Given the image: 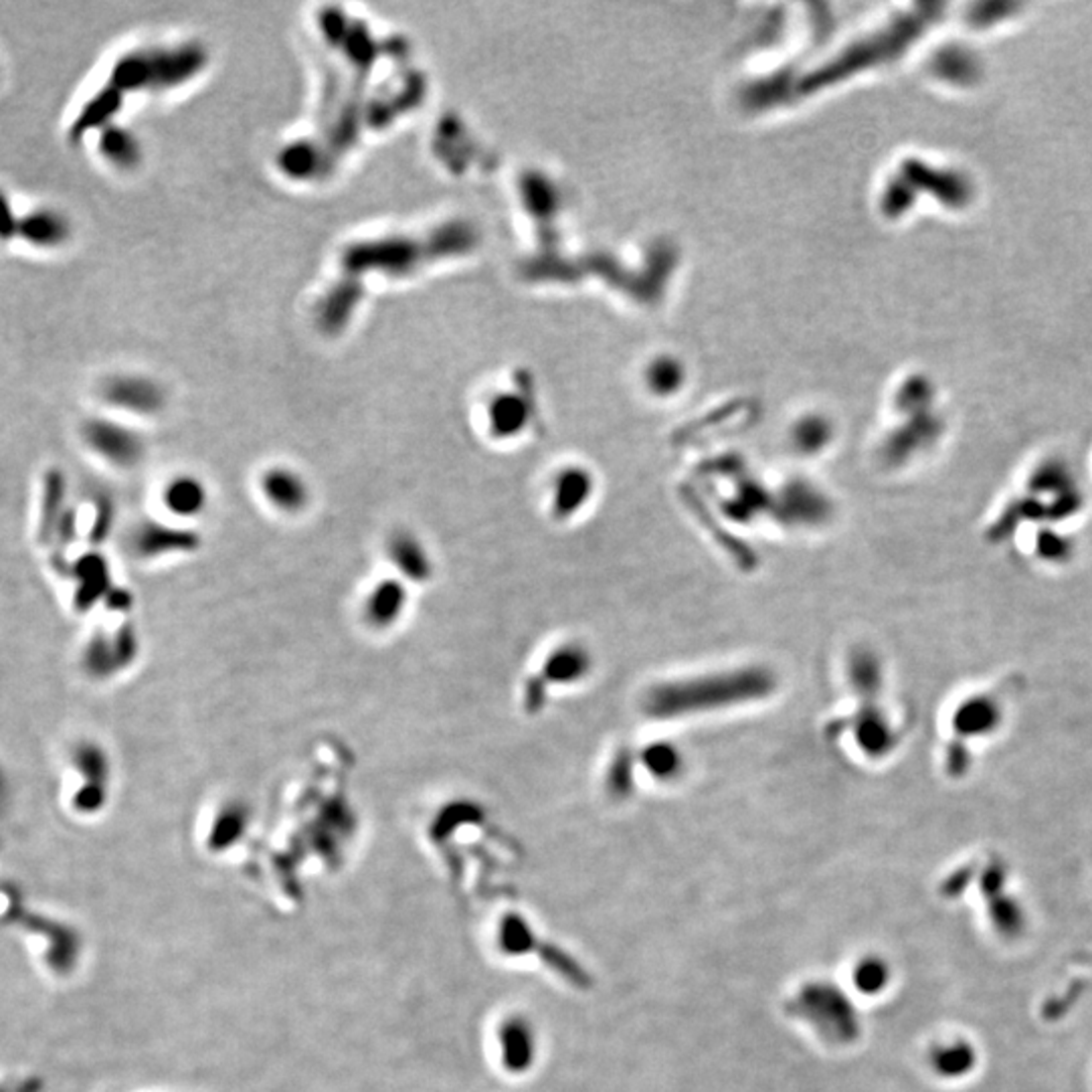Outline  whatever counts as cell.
Segmentation results:
<instances>
[{
  "label": "cell",
  "mask_w": 1092,
  "mask_h": 1092,
  "mask_svg": "<svg viewBox=\"0 0 1092 1092\" xmlns=\"http://www.w3.org/2000/svg\"><path fill=\"white\" fill-rule=\"evenodd\" d=\"M642 763L658 781H672L684 771V757L674 743H652L642 753Z\"/></svg>",
  "instance_id": "23"
},
{
  "label": "cell",
  "mask_w": 1092,
  "mask_h": 1092,
  "mask_svg": "<svg viewBox=\"0 0 1092 1092\" xmlns=\"http://www.w3.org/2000/svg\"><path fill=\"white\" fill-rule=\"evenodd\" d=\"M385 557L395 575L409 585H425L433 579L435 563L431 551L409 528H397L387 536Z\"/></svg>",
  "instance_id": "9"
},
{
  "label": "cell",
  "mask_w": 1092,
  "mask_h": 1092,
  "mask_svg": "<svg viewBox=\"0 0 1092 1092\" xmlns=\"http://www.w3.org/2000/svg\"><path fill=\"white\" fill-rule=\"evenodd\" d=\"M134 646L136 642L130 632L118 634L116 638L98 634L88 640L82 654V666L92 678H108L114 672H120L134 658Z\"/></svg>",
  "instance_id": "14"
},
{
  "label": "cell",
  "mask_w": 1092,
  "mask_h": 1092,
  "mask_svg": "<svg viewBox=\"0 0 1092 1092\" xmlns=\"http://www.w3.org/2000/svg\"><path fill=\"white\" fill-rule=\"evenodd\" d=\"M278 165L282 173H286L288 177L306 181L320 175L324 167V156L316 144L296 142V144H290L286 150H282Z\"/></svg>",
  "instance_id": "20"
},
{
  "label": "cell",
  "mask_w": 1092,
  "mask_h": 1092,
  "mask_svg": "<svg viewBox=\"0 0 1092 1092\" xmlns=\"http://www.w3.org/2000/svg\"><path fill=\"white\" fill-rule=\"evenodd\" d=\"M411 604V585L397 575H387L364 591L360 620L372 632H389L401 624Z\"/></svg>",
  "instance_id": "8"
},
{
  "label": "cell",
  "mask_w": 1092,
  "mask_h": 1092,
  "mask_svg": "<svg viewBox=\"0 0 1092 1092\" xmlns=\"http://www.w3.org/2000/svg\"><path fill=\"white\" fill-rule=\"evenodd\" d=\"M890 981V967L882 957H864L854 969V983L862 993H880Z\"/></svg>",
  "instance_id": "25"
},
{
  "label": "cell",
  "mask_w": 1092,
  "mask_h": 1092,
  "mask_svg": "<svg viewBox=\"0 0 1092 1092\" xmlns=\"http://www.w3.org/2000/svg\"><path fill=\"white\" fill-rule=\"evenodd\" d=\"M17 239L35 251H60L74 239L72 217L51 205H37L19 219Z\"/></svg>",
  "instance_id": "10"
},
{
  "label": "cell",
  "mask_w": 1092,
  "mask_h": 1092,
  "mask_svg": "<svg viewBox=\"0 0 1092 1092\" xmlns=\"http://www.w3.org/2000/svg\"><path fill=\"white\" fill-rule=\"evenodd\" d=\"M475 231L465 221H447L415 235H385L360 239L344 247L340 267L344 278L364 280L372 274L401 280L475 247Z\"/></svg>",
  "instance_id": "1"
},
{
  "label": "cell",
  "mask_w": 1092,
  "mask_h": 1092,
  "mask_svg": "<svg viewBox=\"0 0 1092 1092\" xmlns=\"http://www.w3.org/2000/svg\"><path fill=\"white\" fill-rule=\"evenodd\" d=\"M19 219L21 213H17L11 195L5 189H0V243L7 245L17 241Z\"/></svg>",
  "instance_id": "26"
},
{
  "label": "cell",
  "mask_w": 1092,
  "mask_h": 1092,
  "mask_svg": "<svg viewBox=\"0 0 1092 1092\" xmlns=\"http://www.w3.org/2000/svg\"><path fill=\"white\" fill-rule=\"evenodd\" d=\"M96 148L102 160L118 173H132L142 162V142L124 124L114 122L96 134Z\"/></svg>",
  "instance_id": "17"
},
{
  "label": "cell",
  "mask_w": 1092,
  "mask_h": 1092,
  "mask_svg": "<svg viewBox=\"0 0 1092 1092\" xmlns=\"http://www.w3.org/2000/svg\"><path fill=\"white\" fill-rule=\"evenodd\" d=\"M362 302V284L352 278L336 282L318 302L316 320L326 334L342 332Z\"/></svg>",
  "instance_id": "16"
},
{
  "label": "cell",
  "mask_w": 1092,
  "mask_h": 1092,
  "mask_svg": "<svg viewBox=\"0 0 1092 1092\" xmlns=\"http://www.w3.org/2000/svg\"><path fill=\"white\" fill-rule=\"evenodd\" d=\"M80 439L94 457L120 471L138 467L148 451L146 439L136 427L106 415L84 419Z\"/></svg>",
  "instance_id": "5"
},
{
  "label": "cell",
  "mask_w": 1092,
  "mask_h": 1092,
  "mask_svg": "<svg viewBox=\"0 0 1092 1092\" xmlns=\"http://www.w3.org/2000/svg\"><path fill=\"white\" fill-rule=\"evenodd\" d=\"M789 1011L807 1021L826 1042L852 1044L860 1035V1021L846 993L828 981L805 983L789 1001Z\"/></svg>",
  "instance_id": "4"
},
{
  "label": "cell",
  "mask_w": 1092,
  "mask_h": 1092,
  "mask_svg": "<svg viewBox=\"0 0 1092 1092\" xmlns=\"http://www.w3.org/2000/svg\"><path fill=\"white\" fill-rule=\"evenodd\" d=\"M593 483L583 471H567L563 475H557L553 481V496H551V508L553 514L561 520L577 514L589 500Z\"/></svg>",
  "instance_id": "19"
},
{
  "label": "cell",
  "mask_w": 1092,
  "mask_h": 1092,
  "mask_svg": "<svg viewBox=\"0 0 1092 1092\" xmlns=\"http://www.w3.org/2000/svg\"><path fill=\"white\" fill-rule=\"evenodd\" d=\"M257 492L267 508L280 516H300L312 506V485L292 465H269L257 475Z\"/></svg>",
  "instance_id": "7"
},
{
  "label": "cell",
  "mask_w": 1092,
  "mask_h": 1092,
  "mask_svg": "<svg viewBox=\"0 0 1092 1092\" xmlns=\"http://www.w3.org/2000/svg\"><path fill=\"white\" fill-rule=\"evenodd\" d=\"M773 690L775 676L765 668L729 670L654 686L646 694V711L654 719H680L747 704Z\"/></svg>",
  "instance_id": "2"
},
{
  "label": "cell",
  "mask_w": 1092,
  "mask_h": 1092,
  "mask_svg": "<svg viewBox=\"0 0 1092 1092\" xmlns=\"http://www.w3.org/2000/svg\"><path fill=\"white\" fill-rule=\"evenodd\" d=\"M207 62V49L197 43L136 47L114 62L106 84L124 100L140 92H171L195 80Z\"/></svg>",
  "instance_id": "3"
},
{
  "label": "cell",
  "mask_w": 1092,
  "mask_h": 1092,
  "mask_svg": "<svg viewBox=\"0 0 1092 1092\" xmlns=\"http://www.w3.org/2000/svg\"><path fill=\"white\" fill-rule=\"evenodd\" d=\"M76 771L82 775L84 785L76 797V807L80 811H94L100 807L108 795L110 781V757L108 751L96 741H80L72 749L70 757Z\"/></svg>",
  "instance_id": "11"
},
{
  "label": "cell",
  "mask_w": 1092,
  "mask_h": 1092,
  "mask_svg": "<svg viewBox=\"0 0 1092 1092\" xmlns=\"http://www.w3.org/2000/svg\"><path fill=\"white\" fill-rule=\"evenodd\" d=\"M977 1062V1054L969 1042H953L935 1048L933 1052V1068L937 1074L945 1078H959L973 1070Z\"/></svg>",
  "instance_id": "21"
},
{
  "label": "cell",
  "mask_w": 1092,
  "mask_h": 1092,
  "mask_svg": "<svg viewBox=\"0 0 1092 1092\" xmlns=\"http://www.w3.org/2000/svg\"><path fill=\"white\" fill-rule=\"evenodd\" d=\"M132 551L140 559H160L177 553H189L197 549V536L193 530L179 526H167L158 522H144L132 532Z\"/></svg>",
  "instance_id": "12"
},
{
  "label": "cell",
  "mask_w": 1092,
  "mask_h": 1092,
  "mask_svg": "<svg viewBox=\"0 0 1092 1092\" xmlns=\"http://www.w3.org/2000/svg\"><path fill=\"white\" fill-rule=\"evenodd\" d=\"M160 504L167 514L177 520H195L207 512L211 494L205 479L199 475L177 473L165 481L160 489Z\"/></svg>",
  "instance_id": "13"
},
{
  "label": "cell",
  "mask_w": 1092,
  "mask_h": 1092,
  "mask_svg": "<svg viewBox=\"0 0 1092 1092\" xmlns=\"http://www.w3.org/2000/svg\"><path fill=\"white\" fill-rule=\"evenodd\" d=\"M506 1064L512 1070H526L534 1058V1033L524 1021H510L502 1033Z\"/></svg>",
  "instance_id": "22"
},
{
  "label": "cell",
  "mask_w": 1092,
  "mask_h": 1092,
  "mask_svg": "<svg viewBox=\"0 0 1092 1092\" xmlns=\"http://www.w3.org/2000/svg\"><path fill=\"white\" fill-rule=\"evenodd\" d=\"M526 417L522 403L514 397H500L487 409V423L496 437L516 435L524 427Z\"/></svg>",
  "instance_id": "24"
},
{
  "label": "cell",
  "mask_w": 1092,
  "mask_h": 1092,
  "mask_svg": "<svg viewBox=\"0 0 1092 1092\" xmlns=\"http://www.w3.org/2000/svg\"><path fill=\"white\" fill-rule=\"evenodd\" d=\"M593 668L589 650L579 644H563L546 656L540 678L546 684L569 686L581 682Z\"/></svg>",
  "instance_id": "18"
},
{
  "label": "cell",
  "mask_w": 1092,
  "mask_h": 1092,
  "mask_svg": "<svg viewBox=\"0 0 1092 1092\" xmlns=\"http://www.w3.org/2000/svg\"><path fill=\"white\" fill-rule=\"evenodd\" d=\"M126 100L108 84L94 92L78 110L76 118L70 124L68 136L72 142H84L90 134H98L106 126L116 122V116L122 112Z\"/></svg>",
  "instance_id": "15"
},
{
  "label": "cell",
  "mask_w": 1092,
  "mask_h": 1092,
  "mask_svg": "<svg viewBox=\"0 0 1092 1092\" xmlns=\"http://www.w3.org/2000/svg\"><path fill=\"white\" fill-rule=\"evenodd\" d=\"M100 401L112 411L132 417H156L167 409L165 387L146 374L120 372L100 383Z\"/></svg>",
  "instance_id": "6"
}]
</instances>
